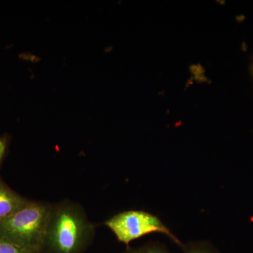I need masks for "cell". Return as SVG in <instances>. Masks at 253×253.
Here are the masks:
<instances>
[{"instance_id":"9","label":"cell","mask_w":253,"mask_h":253,"mask_svg":"<svg viewBox=\"0 0 253 253\" xmlns=\"http://www.w3.org/2000/svg\"><path fill=\"white\" fill-rule=\"evenodd\" d=\"M251 71H252L253 77V61L252 63V66H251Z\"/></svg>"},{"instance_id":"7","label":"cell","mask_w":253,"mask_h":253,"mask_svg":"<svg viewBox=\"0 0 253 253\" xmlns=\"http://www.w3.org/2000/svg\"><path fill=\"white\" fill-rule=\"evenodd\" d=\"M6 143L5 139H0V163L2 161L4 157L5 152H6Z\"/></svg>"},{"instance_id":"2","label":"cell","mask_w":253,"mask_h":253,"mask_svg":"<svg viewBox=\"0 0 253 253\" xmlns=\"http://www.w3.org/2000/svg\"><path fill=\"white\" fill-rule=\"evenodd\" d=\"M51 210L49 203L30 201L0 224V234L41 253Z\"/></svg>"},{"instance_id":"4","label":"cell","mask_w":253,"mask_h":253,"mask_svg":"<svg viewBox=\"0 0 253 253\" xmlns=\"http://www.w3.org/2000/svg\"><path fill=\"white\" fill-rule=\"evenodd\" d=\"M30 201L10 189L0 179V224L26 206Z\"/></svg>"},{"instance_id":"1","label":"cell","mask_w":253,"mask_h":253,"mask_svg":"<svg viewBox=\"0 0 253 253\" xmlns=\"http://www.w3.org/2000/svg\"><path fill=\"white\" fill-rule=\"evenodd\" d=\"M95 232L96 226L81 205L70 200L51 204L41 253H83Z\"/></svg>"},{"instance_id":"8","label":"cell","mask_w":253,"mask_h":253,"mask_svg":"<svg viewBox=\"0 0 253 253\" xmlns=\"http://www.w3.org/2000/svg\"><path fill=\"white\" fill-rule=\"evenodd\" d=\"M187 253H208L206 251H203V250L200 249H191Z\"/></svg>"},{"instance_id":"3","label":"cell","mask_w":253,"mask_h":253,"mask_svg":"<svg viewBox=\"0 0 253 253\" xmlns=\"http://www.w3.org/2000/svg\"><path fill=\"white\" fill-rule=\"evenodd\" d=\"M118 241L128 245L131 241L152 233H162L179 245L181 241L154 214L141 211H128L118 213L105 221Z\"/></svg>"},{"instance_id":"5","label":"cell","mask_w":253,"mask_h":253,"mask_svg":"<svg viewBox=\"0 0 253 253\" xmlns=\"http://www.w3.org/2000/svg\"><path fill=\"white\" fill-rule=\"evenodd\" d=\"M0 253H41L0 234Z\"/></svg>"},{"instance_id":"6","label":"cell","mask_w":253,"mask_h":253,"mask_svg":"<svg viewBox=\"0 0 253 253\" xmlns=\"http://www.w3.org/2000/svg\"><path fill=\"white\" fill-rule=\"evenodd\" d=\"M127 253H167L164 251L156 247V246H148V247L144 248L138 250H133L129 251Z\"/></svg>"}]
</instances>
